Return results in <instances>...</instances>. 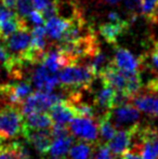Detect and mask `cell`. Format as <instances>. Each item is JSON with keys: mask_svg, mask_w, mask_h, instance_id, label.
Instances as JSON below:
<instances>
[{"mask_svg": "<svg viewBox=\"0 0 158 159\" xmlns=\"http://www.w3.org/2000/svg\"><path fill=\"white\" fill-rule=\"evenodd\" d=\"M57 78L62 90L68 93L72 91L89 90L97 78V75L88 64L74 63L60 69Z\"/></svg>", "mask_w": 158, "mask_h": 159, "instance_id": "obj_1", "label": "cell"}, {"mask_svg": "<svg viewBox=\"0 0 158 159\" xmlns=\"http://www.w3.org/2000/svg\"><path fill=\"white\" fill-rule=\"evenodd\" d=\"M24 116L20 107L10 104L0 105V139L11 140L22 135Z\"/></svg>", "mask_w": 158, "mask_h": 159, "instance_id": "obj_2", "label": "cell"}, {"mask_svg": "<svg viewBox=\"0 0 158 159\" xmlns=\"http://www.w3.org/2000/svg\"><path fill=\"white\" fill-rule=\"evenodd\" d=\"M63 100L61 95L53 92H43V91H36L30 93L25 100L20 105V111L26 116L32 113L38 111H48L51 106L57 103L59 101Z\"/></svg>", "mask_w": 158, "mask_h": 159, "instance_id": "obj_3", "label": "cell"}, {"mask_svg": "<svg viewBox=\"0 0 158 159\" xmlns=\"http://www.w3.org/2000/svg\"><path fill=\"white\" fill-rule=\"evenodd\" d=\"M33 93V86L29 80L13 81L0 84V102L20 107L23 101Z\"/></svg>", "mask_w": 158, "mask_h": 159, "instance_id": "obj_4", "label": "cell"}, {"mask_svg": "<svg viewBox=\"0 0 158 159\" xmlns=\"http://www.w3.org/2000/svg\"><path fill=\"white\" fill-rule=\"evenodd\" d=\"M6 46L7 50L11 54V57L16 60L26 63L28 50L30 46V30L29 27L22 28L11 34L6 39L1 40ZM29 65V64H28Z\"/></svg>", "mask_w": 158, "mask_h": 159, "instance_id": "obj_5", "label": "cell"}, {"mask_svg": "<svg viewBox=\"0 0 158 159\" xmlns=\"http://www.w3.org/2000/svg\"><path fill=\"white\" fill-rule=\"evenodd\" d=\"M111 64L124 73H134L143 66V59L142 55L139 59L135 57V55L132 54L128 49L115 46V54L111 60Z\"/></svg>", "mask_w": 158, "mask_h": 159, "instance_id": "obj_6", "label": "cell"}, {"mask_svg": "<svg viewBox=\"0 0 158 159\" xmlns=\"http://www.w3.org/2000/svg\"><path fill=\"white\" fill-rule=\"evenodd\" d=\"M70 131L73 135L87 142H97L99 136L97 124L92 118L76 117L70 122Z\"/></svg>", "mask_w": 158, "mask_h": 159, "instance_id": "obj_7", "label": "cell"}, {"mask_svg": "<svg viewBox=\"0 0 158 159\" xmlns=\"http://www.w3.org/2000/svg\"><path fill=\"white\" fill-rule=\"evenodd\" d=\"M29 81L37 90L43 92H53L54 89L60 84L57 76L50 73L41 64H39V66L34 69L29 77Z\"/></svg>", "mask_w": 158, "mask_h": 159, "instance_id": "obj_8", "label": "cell"}, {"mask_svg": "<svg viewBox=\"0 0 158 159\" xmlns=\"http://www.w3.org/2000/svg\"><path fill=\"white\" fill-rule=\"evenodd\" d=\"M22 135L25 138L26 142L29 143L39 154L46 155L49 153V148L53 140L50 133V129L33 130L23 128Z\"/></svg>", "mask_w": 158, "mask_h": 159, "instance_id": "obj_9", "label": "cell"}, {"mask_svg": "<svg viewBox=\"0 0 158 159\" xmlns=\"http://www.w3.org/2000/svg\"><path fill=\"white\" fill-rule=\"evenodd\" d=\"M110 115L112 121L115 122L116 126H128L134 125L140 119V111L133 106L131 103H126L120 106L114 107L110 109Z\"/></svg>", "mask_w": 158, "mask_h": 159, "instance_id": "obj_10", "label": "cell"}, {"mask_svg": "<svg viewBox=\"0 0 158 159\" xmlns=\"http://www.w3.org/2000/svg\"><path fill=\"white\" fill-rule=\"evenodd\" d=\"M129 26L130 23L128 20L120 19L118 21H108L100 25L99 33L107 43L116 46L119 38L129 30Z\"/></svg>", "mask_w": 158, "mask_h": 159, "instance_id": "obj_11", "label": "cell"}, {"mask_svg": "<svg viewBox=\"0 0 158 159\" xmlns=\"http://www.w3.org/2000/svg\"><path fill=\"white\" fill-rule=\"evenodd\" d=\"M97 77L102 80V84L105 86L112 87L117 92H124L127 84V75L120 69L116 68L114 65L108 64Z\"/></svg>", "mask_w": 158, "mask_h": 159, "instance_id": "obj_12", "label": "cell"}, {"mask_svg": "<svg viewBox=\"0 0 158 159\" xmlns=\"http://www.w3.org/2000/svg\"><path fill=\"white\" fill-rule=\"evenodd\" d=\"M138 125L139 124H134L129 128H127V129L116 131V134L114 135V138L106 143L108 148L111 149V152L114 155L118 156L122 152H124L130 147L133 141V134H134Z\"/></svg>", "mask_w": 158, "mask_h": 159, "instance_id": "obj_13", "label": "cell"}, {"mask_svg": "<svg viewBox=\"0 0 158 159\" xmlns=\"http://www.w3.org/2000/svg\"><path fill=\"white\" fill-rule=\"evenodd\" d=\"M48 113L50 115L51 119H52L53 124L59 125H67L74 118L77 117L73 106L65 98L59 101L53 106H51V108L48 111Z\"/></svg>", "mask_w": 158, "mask_h": 159, "instance_id": "obj_14", "label": "cell"}, {"mask_svg": "<svg viewBox=\"0 0 158 159\" xmlns=\"http://www.w3.org/2000/svg\"><path fill=\"white\" fill-rule=\"evenodd\" d=\"M73 17H65L56 15V16H53L51 19L47 20L46 25H44L47 37H49L52 40H57L59 41L64 32L70 27Z\"/></svg>", "mask_w": 158, "mask_h": 159, "instance_id": "obj_15", "label": "cell"}, {"mask_svg": "<svg viewBox=\"0 0 158 159\" xmlns=\"http://www.w3.org/2000/svg\"><path fill=\"white\" fill-rule=\"evenodd\" d=\"M40 64L43 65L52 74H56L64 66L70 65L67 59L57 50L56 47L55 48H51L46 51Z\"/></svg>", "mask_w": 158, "mask_h": 159, "instance_id": "obj_16", "label": "cell"}, {"mask_svg": "<svg viewBox=\"0 0 158 159\" xmlns=\"http://www.w3.org/2000/svg\"><path fill=\"white\" fill-rule=\"evenodd\" d=\"M53 125L48 111H38V113H32L24 116V126L25 129L33 130H43L50 129Z\"/></svg>", "mask_w": 158, "mask_h": 159, "instance_id": "obj_17", "label": "cell"}, {"mask_svg": "<svg viewBox=\"0 0 158 159\" xmlns=\"http://www.w3.org/2000/svg\"><path fill=\"white\" fill-rule=\"evenodd\" d=\"M116 91L112 88L103 84V88L99 89L93 95V103L97 108H103L110 111L114 107V98Z\"/></svg>", "mask_w": 158, "mask_h": 159, "instance_id": "obj_18", "label": "cell"}, {"mask_svg": "<svg viewBox=\"0 0 158 159\" xmlns=\"http://www.w3.org/2000/svg\"><path fill=\"white\" fill-rule=\"evenodd\" d=\"M26 27L28 26L26 24L25 19L21 17L17 13H14L11 17L0 23V40L6 39L11 34Z\"/></svg>", "mask_w": 158, "mask_h": 159, "instance_id": "obj_19", "label": "cell"}, {"mask_svg": "<svg viewBox=\"0 0 158 159\" xmlns=\"http://www.w3.org/2000/svg\"><path fill=\"white\" fill-rule=\"evenodd\" d=\"M95 142L78 141L68 151L70 159H91L95 151Z\"/></svg>", "mask_w": 158, "mask_h": 159, "instance_id": "obj_20", "label": "cell"}, {"mask_svg": "<svg viewBox=\"0 0 158 159\" xmlns=\"http://www.w3.org/2000/svg\"><path fill=\"white\" fill-rule=\"evenodd\" d=\"M97 130L100 132V135L102 138L103 143H107L111 141L114 135L116 134V128L113 124L112 119H111L110 111H106L101 117L97 119Z\"/></svg>", "mask_w": 158, "mask_h": 159, "instance_id": "obj_21", "label": "cell"}, {"mask_svg": "<svg viewBox=\"0 0 158 159\" xmlns=\"http://www.w3.org/2000/svg\"><path fill=\"white\" fill-rule=\"evenodd\" d=\"M74 143V136L72 134L61 138H55L49 148V154L52 156H64L68 153L70 146Z\"/></svg>", "mask_w": 158, "mask_h": 159, "instance_id": "obj_22", "label": "cell"}, {"mask_svg": "<svg viewBox=\"0 0 158 159\" xmlns=\"http://www.w3.org/2000/svg\"><path fill=\"white\" fill-rule=\"evenodd\" d=\"M140 12L151 24L158 22V0H141Z\"/></svg>", "mask_w": 158, "mask_h": 159, "instance_id": "obj_23", "label": "cell"}, {"mask_svg": "<svg viewBox=\"0 0 158 159\" xmlns=\"http://www.w3.org/2000/svg\"><path fill=\"white\" fill-rule=\"evenodd\" d=\"M111 63V61H108V57L105 53H103L101 50L97 53H95L93 57H90V62H89V66L90 68L94 71V74L97 75V77L99 76V74Z\"/></svg>", "mask_w": 158, "mask_h": 159, "instance_id": "obj_24", "label": "cell"}, {"mask_svg": "<svg viewBox=\"0 0 158 159\" xmlns=\"http://www.w3.org/2000/svg\"><path fill=\"white\" fill-rule=\"evenodd\" d=\"M70 105L74 108L75 114H76L77 117H86V118H92V119H94V116H95L94 107L89 105L88 103H82L81 100H80L78 102L73 103Z\"/></svg>", "mask_w": 158, "mask_h": 159, "instance_id": "obj_25", "label": "cell"}, {"mask_svg": "<svg viewBox=\"0 0 158 159\" xmlns=\"http://www.w3.org/2000/svg\"><path fill=\"white\" fill-rule=\"evenodd\" d=\"M61 0H51V1L47 2L46 6L40 10L44 21L60 14V12H61Z\"/></svg>", "mask_w": 158, "mask_h": 159, "instance_id": "obj_26", "label": "cell"}, {"mask_svg": "<svg viewBox=\"0 0 158 159\" xmlns=\"http://www.w3.org/2000/svg\"><path fill=\"white\" fill-rule=\"evenodd\" d=\"M124 3L126 6L129 13V23H133L137 20L138 14L141 10V0H124Z\"/></svg>", "mask_w": 158, "mask_h": 159, "instance_id": "obj_27", "label": "cell"}, {"mask_svg": "<svg viewBox=\"0 0 158 159\" xmlns=\"http://www.w3.org/2000/svg\"><path fill=\"white\" fill-rule=\"evenodd\" d=\"M34 8L33 0H16V11L21 17L26 20Z\"/></svg>", "mask_w": 158, "mask_h": 159, "instance_id": "obj_28", "label": "cell"}, {"mask_svg": "<svg viewBox=\"0 0 158 159\" xmlns=\"http://www.w3.org/2000/svg\"><path fill=\"white\" fill-rule=\"evenodd\" d=\"M0 159H17L14 142L0 145Z\"/></svg>", "mask_w": 158, "mask_h": 159, "instance_id": "obj_29", "label": "cell"}, {"mask_svg": "<svg viewBox=\"0 0 158 159\" xmlns=\"http://www.w3.org/2000/svg\"><path fill=\"white\" fill-rule=\"evenodd\" d=\"M150 61L151 65L154 68L158 69V40L153 42V47L150 51Z\"/></svg>", "mask_w": 158, "mask_h": 159, "instance_id": "obj_30", "label": "cell"}, {"mask_svg": "<svg viewBox=\"0 0 158 159\" xmlns=\"http://www.w3.org/2000/svg\"><path fill=\"white\" fill-rule=\"evenodd\" d=\"M27 17L30 20L32 23L35 24V25H43L44 22H46L39 10H32V12L28 14Z\"/></svg>", "mask_w": 158, "mask_h": 159, "instance_id": "obj_31", "label": "cell"}, {"mask_svg": "<svg viewBox=\"0 0 158 159\" xmlns=\"http://www.w3.org/2000/svg\"><path fill=\"white\" fill-rule=\"evenodd\" d=\"M121 159H143L142 156L140 155V153L138 151H135L134 148L126 149L124 152H122L121 154Z\"/></svg>", "mask_w": 158, "mask_h": 159, "instance_id": "obj_32", "label": "cell"}, {"mask_svg": "<svg viewBox=\"0 0 158 159\" xmlns=\"http://www.w3.org/2000/svg\"><path fill=\"white\" fill-rule=\"evenodd\" d=\"M0 1H1V6L4 8L11 11L16 10V0H0Z\"/></svg>", "mask_w": 158, "mask_h": 159, "instance_id": "obj_33", "label": "cell"}, {"mask_svg": "<svg viewBox=\"0 0 158 159\" xmlns=\"http://www.w3.org/2000/svg\"><path fill=\"white\" fill-rule=\"evenodd\" d=\"M47 2H48V0H33L34 7L36 8V10H39V11L46 6Z\"/></svg>", "mask_w": 158, "mask_h": 159, "instance_id": "obj_34", "label": "cell"}, {"mask_svg": "<svg viewBox=\"0 0 158 159\" xmlns=\"http://www.w3.org/2000/svg\"><path fill=\"white\" fill-rule=\"evenodd\" d=\"M121 0H99L102 4H106V6H116L118 4Z\"/></svg>", "mask_w": 158, "mask_h": 159, "instance_id": "obj_35", "label": "cell"}, {"mask_svg": "<svg viewBox=\"0 0 158 159\" xmlns=\"http://www.w3.org/2000/svg\"><path fill=\"white\" fill-rule=\"evenodd\" d=\"M120 19H121V17H120V15L117 12L108 13V20H110V21H118Z\"/></svg>", "mask_w": 158, "mask_h": 159, "instance_id": "obj_36", "label": "cell"}, {"mask_svg": "<svg viewBox=\"0 0 158 159\" xmlns=\"http://www.w3.org/2000/svg\"><path fill=\"white\" fill-rule=\"evenodd\" d=\"M42 159H67V158H65L64 156H52L51 155L50 157H43Z\"/></svg>", "mask_w": 158, "mask_h": 159, "instance_id": "obj_37", "label": "cell"}]
</instances>
